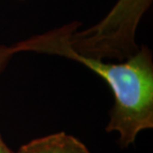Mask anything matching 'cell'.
Wrapping results in <instances>:
<instances>
[{"label": "cell", "instance_id": "cell-3", "mask_svg": "<svg viewBox=\"0 0 153 153\" xmlns=\"http://www.w3.org/2000/svg\"><path fill=\"white\" fill-rule=\"evenodd\" d=\"M16 54L13 47L11 46H0V75L4 71L8 62Z\"/></svg>", "mask_w": 153, "mask_h": 153}, {"label": "cell", "instance_id": "cell-1", "mask_svg": "<svg viewBox=\"0 0 153 153\" xmlns=\"http://www.w3.org/2000/svg\"><path fill=\"white\" fill-rule=\"evenodd\" d=\"M81 26L71 22L51 31L15 43V53L36 52L76 61L100 76L111 88L114 103L105 130L117 132L119 144H134L137 135L153 128V56L148 47H139L119 63L79 54L71 44L72 34Z\"/></svg>", "mask_w": 153, "mask_h": 153}, {"label": "cell", "instance_id": "cell-4", "mask_svg": "<svg viewBox=\"0 0 153 153\" xmlns=\"http://www.w3.org/2000/svg\"><path fill=\"white\" fill-rule=\"evenodd\" d=\"M0 153H13L7 147V145H6L4 141L2 140L1 136H0Z\"/></svg>", "mask_w": 153, "mask_h": 153}, {"label": "cell", "instance_id": "cell-2", "mask_svg": "<svg viewBox=\"0 0 153 153\" xmlns=\"http://www.w3.org/2000/svg\"><path fill=\"white\" fill-rule=\"evenodd\" d=\"M16 153H91L75 136L58 132L36 138L22 145Z\"/></svg>", "mask_w": 153, "mask_h": 153}]
</instances>
